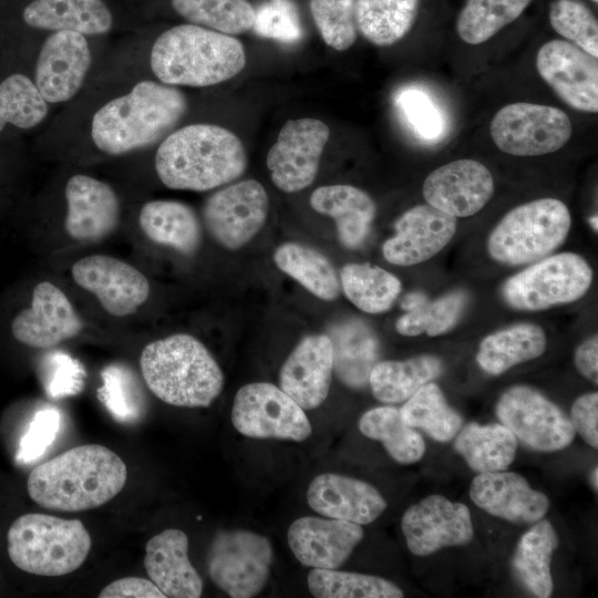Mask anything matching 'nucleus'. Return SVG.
Listing matches in <instances>:
<instances>
[{"instance_id":"obj_1","label":"nucleus","mask_w":598,"mask_h":598,"mask_svg":"<svg viewBox=\"0 0 598 598\" xmlns=\"http://www.w3.org/2000/svg\"><path fill=\"white\" fill-rule=\"evenodd\" d=\"M126 480L127 467L115 452L84 444L38 465L28 477L27 489L43 508L82 512L114 498Z\"/></svg>"},{"instance_id":"obj_2","label":"nucleus","mask_w":598,"mask_h":598,"mask_svg":"<svg viewBox=\"0 0 598 598\" xmlns=\"http://www.w3.org/2000/svg\"><path fill=\"white\" fill-rule=\"evenodd\" d=\"M240 138L214 124H192L168 134L155 155V169L168 188L205 192L228 184L246 171Z\"/></svg>"},{"instance_id":"obj_3","label":"nucleus","mask_w":598,"mask_h":598,"mask_svg":"<svg viewBox=\"0 0 598 598\" xmlns=\"http://www.w3.org/2000/svg\"><path fill=\"white\" fill-rule=\"evenodd\" d=\"M187 111L181 90L145 80L132 91L96 111L91 135L99 150L121 155L147 147L165 137Z\"/></svg>"},{"instance_id":"obj_4","label":"nucleus","mask_w":598,"mask_h":598,"mask_svg":"<svg viewBox=\"0 0 598 598\" xmlns=\"http://www.w3.org/2000/svg\"><path fill=\"white\" fill-rule=\"evenodd\" d=\"M246 65L243 43L234 35L193 23L164 31L151 51V68L168 85L209 86L239 74Z\"/></svg>"},{"instance_id":"obj_5","label":"nucleus","mask_w":598,"mask_h":598,"mask_svg":"<svg viewBox=\"0 0 598 598\" xmlns=\"http://www.w3.org/2000/svg\"><path fill=\"white\" fill-rule=\"evenodd\" d=\"M140 368L151 392L174 406L207 408L224 386L217 361L199 340L187 333L146 344Z\"/></svg>"},{"instance_id":"obj_6","label":"nucleus","mask_w":598,"mask_h":598,"mask_svg":"<svg viewBox=\"0 0 598 598\" xmlns=\"http://www.w3.org/2000/svg\"><path fill=\"white\" fill-rule=\"evenodd\" d=\"M8 554L19 569L38 576H63L86 559L92 539L79 519L28 513L7 534Z\"/></svg>"},{"instance_id":"obj_7","label":"nucleus","mask_w":598,"mask_h":598,"mask_svg":"<svg viewBox=\"0 0 598 598\" xmlns=\"http://www.w3.org/2000/svg\"><path fill=\"white\" fill-rule=\"evenodd\" d=\"M571 225L568 207L556 198H539L509 210L487 239L489 256L519 266L537 261L557 249Z\"/></svg>"},{"instance_id":"obj_8","label":"nucleus","mask_w":598,"mask_h":598,"mask_svg":"<svg viewBox=\"0 0 598 598\" xmlns=\"http://www.w3.org/2000/svg\"><path fill=\"white\" fill-rule=\"evenodd\" d=\"M591 282L592 269L586 259L575 252H561L508 278L502 296L514 309L539 311L580 299Z\"/></svg>"},{"instance_id":"obj_9","label":"nucleus","mask_w":598,"mask_h":598,"mask_svg":"<svg viewBox=\"0 0 598 598\" xmlns=\"http://www.w3.org/2000/svg\"><path fill=\"white\" fill-rule=\"evenodd\" d=\"M274 551L268 538L245 529L218 532L207 555L212 581L231 598L257 596L270 575Z\"/></svg>"},{"instance_id":"obj_10","label":"nucleus","mask_w":598,"mask_h":598,"mask_svg":"<svg viewBox=\"0 0 598 598\" xmlns=\"http://www.w3.org/2000/svg\"><path fill=\"white\" fill-rule=\"evenodd\" d=\"M571 132V122L564 111L528 102L505 105L491 123L495 145L515 156L556 152L569 141Z\"/></svg>"},{"instance_id":"obj_11","label":"nucleus","mask_w":598,"mask_h":598,"mask_svg":"<svg viewBox=\"0 0 598 598\" xmlns=\"http://www.w3.org/2000/svg\"><path fill=\"white\" fill-rule=\"evenodd\" d=\"M231 422L240 434L254 439L301 442L312 432L305 410L268 382L248 383L237 391Z\"/></svg>"},{"instance_id":"obj_12","label":"nucleus","mask_w":598,"mask_h":598,"mask_svg":"<svg viewBox=\"0 0 598 598\" xmlns=\"http://www.w3.org/2000/svg\"><path fill=\"white\" fill-rule=\"evenodd\" d=\"M495 412L516 439L535 451L564 450L575 439L569 417L534 388H509L498 399Z\"/></svg>"},{"instance_id":"obj_13","label":"nucleus","mask_w":598,"mask_h":598,"mask_svg":"<svg viewBox=\"0 0 598 598\" xmlns=\"http://www.w3.org/2000/svg\"><path fill=\"white\" fill-rule=\"evenodd\" d=\"M329 136V126L318 118L287 121L266 158L276 187L285 193H296L310 186Z\"/></svg>"},{"instance_id":"obj_14","label":"nucleus","mask_w":598,"mask_h":598,"mask_svg":"<svg viewBox=\"0 0 598 598\" xmlns=\"http://www.w3.org/2000/svg\"><path fill=\"white\" fill-rule=\"evenodd\" d=\"M269 209L264 186L240 181L212 194L203 207V220L212 237L227 249H238L262 228Z\"/></svg>"},{"instance_id":"obj_15","label":"nucleus","mask_w":598,"mask_h":598,"mask_svg":"<svg viewBox=\"0 0 598 598\" xmlns=\"http://www.w3.org/2000/svg\"><path fill=\"white\" fill-rule=\"evenodd\" d=\"M401 528L409 550L415 556L467 545L474 535L467 506L437 494L410 506L402 516Z\"/></svg>"},{"instance_id":"obj_16","label":"nucleus","mask_w":598,"mask_h":598,"mask_svg":"<svg viewBox=\"0 0 598 598\" xmlns=\"http://www.w3.org/2000/svg\"><path fill=\"white\" fill-rule=\"evenodd\" d=\"M540 78L570 107L598 112L597 58L565 40L544 43L536 55Z\"/></svg>"},{"instance_id":"obj_17","label":"nucleus","mask_w":598,"mask_h":598,"mask_svg":"<svg viewBox=\"0 0 598 598\" xmlns=\"http://www.w3.org/2000/svg\"><path fill=\"white\" fill-rule=\"evenodd\" d=\"M74 282L96 297L114 317L134 313L150 296L147 278L132 265L106 255H91L71 268Z\"/></svg>"},{"instance_id":"obj_18","label":"nucleus","mask_w":598,"mask_h":598,"mask_svg":"<svg viewBox=\"0 0 598 598\" xmlns=\"http://www.w3.org/2000/svg\"><path fill=\"white\" fill-rule=\"evenodd\" d=\"M495 189L489 169L474 159H457L434 169L422 192L429 205L454 217L478 213Z\"/></svg>"},{"instance_id":"obj_19","label":"nucleus","mask_w":598,"mask_h":598,"mask_svg":"<svg viewBox=\"0 0 598 598\" xmlns=\"http://www.w3.org/2000/svg\"><path fill=\"white\" fill-rule=\"evenodd\" d=\"M83 322L64 292L50 281L39 282L31 306L12 320L11 332L20 343L48 349L76 337Z\"/></svg>"},{"instance_id":"obj_20","label":"nucleus","mask_w":598,"mask_h":598,"mask_svg":"<svg viewBox=\"0 0 598 598\" xmlns=\"http://www.w3.org/2000/svg\"><path fill=\"white\" fill-rule=\"evenodd\" d=\"M90 65L85 37L74 31H55L39 53L34 84L47 102H65L78 93Z\"/></svg>"},{"instance_id":"obj_21","label":"nucleus","mask_w":598,"mask_h":598,"mask_svg":"<svg viewBox=\"0 0 598 598\" xmlns=\"http://www.w3.org/2000/svg\"><path fill=\"white\" fill-rule=\"evenodd\" d=\"M456 223V217L429 204L414 206L395 221V234L382 245L383 257L396 266L429 260L452 240Z\"/></svg>"},{"instance_id":"obj_22","label":"nucleus","mask_w":598,"mask_h":598,"mask_svg":"<svg viewBox=\"0 0 598 598\" xmlns=\"http://www.w3.org/2000/svg\"><path fill=\"white\" fill-rule=\"evenodd\" d=\"M364 536L361 525L316 516H303L288 528V545L297 560L307 567L337 569Z\"/></svg>"},{"instance_id":"obj_23","label":"nucleus","mask_w":598,"mask_h":598,"mask_svg":"<svg viewBox=\"0 0 598 598\" xmlns=\"http://www.w3.org/2000/svg\"><path fill=\"white\" fill-rule=\"evenodd\" d=\"M470 497L488 514L517 525H530L544 518L548 497L534 489L515 472L478 473L470 486Z\"/></svg>"},{"instance_id":"obj_24","label":"nucleus","mask_w":598,"mask_h":598,"mask_svg":"<svg viewBox=\"0 0 598 598\" xmlns=\"http://www.w3.org/2000/svg\"><path fill=\"white\" fill-rule=\"evenodd\" d=\"M64 228L78 241H97L107 237L120 220V202L106 183L87 175L72 176L65 185Z\"/></svg>"},{"instance_id":"obj_25","label":"nucleus","mask_w":598,"mask_h":598,"mask_svg":"<svg viewBox=\"0 0 598 598\" xmlns=\"http://www.w3.org/2000/svg\"><path fill=\"white\" fill-rule=\"evenodd\" d=\"M332 372V344L328 334L307 336L283 362L279 388L303 410H312L327 399Z\"/></svg>"},{"instance_id":"obj_26","label":"nucleus","mask_w":598,"mask_h":598,"mask_svg":"<svg viewBox=\"0 0 598 598\" xmlns=\"http://www.w3.org/2000/svg\"><path fill=\"white\" fill-rule=\"evenodd\" d=\"M307 502L324 517L359 525L374 522L388 506L373 485L336 473L316 476L308 486Z\"/></svg>"},{"instance_id":"obj_27","label":"nucleus","mask_w":598,"mask_h":598,"mask_svg":"<svg viewBox=\"0 0 598 598\" xmlns=\"http://www.w3.org/2000/svg\"><path fill=\"white\" fill-rule=\"evenodd\" d=\"M144 567L150 579L169 598H198L203 580L188 558V537L176 528L153 536L145 546Z\"/></svg>"},{"instance_id":"obj_28","label":"nucleus","mask_w":598,"mask_h":598,"mask_svg":"<svg viewBox=\"0 0 598 598\" xmlns=\"http://www.w3.org/2000/svg\"><path fill=\"white\" fill-rule=\"evenodd\" d=\"M309 202L317 213L333 218L339 240L344 247H361L377 213L369 194L352 185H324L312 192Z\"/></svg>"},{"instance_id":"obj_29","label":"nucleus","mask_w":598,"mask_h":598,"mask_svg":"<svg viewBox=\"0 0 598 598\" xmlns=\"http://www.w3.org/2000/svg\"><path fill=\"white\" fill-rule=\"evenodd\" d=\"M328 337L332 344L333 370L346 385L361 389L379 358V341L374 332L359 319L333 324Z\"/></svg>"},{"instance_id":"obj_30","label":"nucleus","mask_w":598,"mask_h":598,"mask_svg":"<svg viewBox=\"0 0 598 598\" xmlns=\"http://www.w3.org/2000/svg\"><path fill=\"white\" fill-rule=\"evenodd\" d=\"M24 22L37 29L103 34L113 19L102 0H33L23 10Z\"/></svg>"},{"instance_id":"obj_31","label":"nucleus","mask_w":598,"mask_h":598,"mask_svg":"<svg viewBox=\"0 0 598 598\" xmlns=\"http://www.w3.org/2000/svg\"><path fill=\"white\" fill-rule=\"evenodd\" d=\"M138 224L148 239L182 254H193L200 245L199 219L194 209L182 202L146 203L140 212Z\"/></svg>"},{"instance_id":"obj_32","label":"nucleus","mask_w":598,"mask_h":598,"mask_svg":"<svg viewBox=\"0 0 598 598\" xmlns=\"http://www.w3.org/2000/svg\"><path fill=\"white\" fill-rule=\"evenodd\" d=\"M559 544L557 533L549 520L536 522L519 538L512 567L523 586L538 598H548L553 592L550 561Z\"/></svg>"},{"instance_id":"obj_33","label":"nucleus","mask_w":598,"mask_h":598,"mask_svg":"<svg viewBox=\"0 0 598 598\" xmlns=\"http://www.w3.org/2000/svg\"><path fill=\"white\" fill-rule=\"evenodd\" d=\"M546 346V334L539 326L519 323L485 337L476 361L486 373L498 375L514 365L540 357Z\"/></svg>"},{"instance_id":"obj_34","label":"nucleus","mask_w":598,"mask_h":598,"mask_svg":"<svg viewBox=\"0 0 598 598\" xmlns=\"http://www.w3.org/2000/svg\"><path fill=\"white\" fill-rule=\"evenodd\" d=\"M454 450L477 473L506 470L514 461L517 439L503 424L481 425L475 422L461 427Z\"/></svg>"},{"instance_id":"obj_35","label":"nucleus","mask_w":598,"mask_h":598,"mask_svg":"<svg viewBox=\"0 0 598 598\" xmlns=\"http://www.w3.org/2000/svg\"><path fill=\"white\" fill-rule=\"evenodd\" d=\"M443 362L431 354H421L402 361L377 362L369 375L372 394L383 403L406 401L421 386L439 378Z\"/></svg>"},{"instance_id":"obj_36","label":"nucleus","mask_w":598,"mask_h":598,"mask_svg":"<svg viewBox=\"0 0 598 598\" xmlns=\"http://www.w3.org/2000/svg\"><path fill=\"white\" fill-rule=\"evenodd\" d=\"M467 295L457 290L434 301L421 291L409 292L401 301L405 313L395 323L402 336L414 337L426 332L436 337L451 330L460 320L466 306Z\"/></svg>"},{"instance_id":"obj_37","label":"nucleus","mask_w":598,"mask_h":598,"mask_svg":"<svg viewBox=\"0 0 598 598\" xmlns=\"http://www.w3.org/2000/svg\"><path fill=\"white\" fill-rule=\"evenodd\" d=\"M420 0H355L358 31L372 44L388 47L412 29Z\"/></svg>"},{"instance_id":"obj_38","label":"nucleus","mask_w":598,"mask_h":598,"mask_svg":"<svg viewBox=\"0 0 598 598\" xmlns=\"http://www.w3.org/2000/svg\"><path fill=\"white\" fill-rule=\"evenodd\" d=\"M274 261L313 296L334 300L340 295V280L328 260L318 250L298 243H285L274 252Z\"/></svg>"},{"instance_id":"obj_39","label":"nucleus","mask_w":598,"mask_h":598,"mask_svg":"<svg viewBox=\"0 0 598 598\" xmlns=\"http://www.w3.org/2000/svg\"><path fill=\"white\" fill-rule=\"evenodd\" d=\"M358 426L364 436L381 442L398 463H415L425 453L423 437L402 419L396 408L371 409L361 415Z\"/></svg>"},{"instance_id":"obj_40","label":"nucleus","mask_w":598,"mask_h":598,"mask_svg":"<svg viewBox=\"0 0 598 598\" xmlns=\"http://www.w3.org/2000/svg\"><path fill=\"white\" fill-rule=\"evenodd\" d=\"M346 297L367 313L389 310L401 291V281L391 272L370 264H348L340 271Z\"/></svg>"},{"instance_id":"obj_41","label":"nucleus","mask_w":598,"mask_h":598,"mask_svg":"<svg viewBox=\"0 0 598 598\" xmlns=\"http://www.w3.org/2000/svg\"><path fill=\"white\" fill-rule=\"evenodd\" d=\"M402 419L412 427L423 430L439 442H448L463 426L458 412L448 405L434 382L421 386L400 409Z\"/></svg>"},{"instance_id":"obj_42","label":"nucleus","mask_w":598,"mask_h":598,"mask_svg":"<svg viewBox=\"0 0 598 598\" xmlns=\"http://www.w3.org/2000/svg\"><path fill=\"white\" fill-rule=\"evenodd\" d=\"M533 0H466L456 21L458 37L481 44L514 22Z\"/></svg>"},{"instance_id":"obj_43","label":"nucleus","mask_w":598,"mask_h":598,"mask_svg":"<svg viewBox=\"0 0 598 598\" xmlns=\"http://www.w3.org/2000/svg\"><path fill=\"white\" fill-rule=\"evenodd\" d=\"M308 588L317 598H401L403 591L392 581L374 575L313 568Z\"/></svg>"},{"instance_id":"obj_44","label":"nucleus","mask_w":598,"mask_h":598,"mask_svg":"<svg viewBox=\"0 0 598 598\" xmlns=\"http://www.w3.org/2000/svg\"><path fill=\"white\" fill-rule=\"evenodd\" d=\"M172 6L190 23L229 35L250 31L255 21L248 0H172Z\"/></svg>"},{"instance_id":"obj_45","label":"nucleus","mask_w":598,"mask_h":598,"mask_svg":"<svg viewBox=\"0 0 598 598\" xmlns=\"http://www.w3.org/2000/svg\"><path fill=\"white\" fill-rule=\"evenodd\" d=\"M47 114V101L28 76L16 73L0 83V132L9 123L31 128Z\"/></svg>"},{"instance_id":"obj_46","label":"nucleus","mask_w":598,"mask_h":598,"mask_svg":"<svg viewBox=\"0 0 598 598\" xmlns=\"http://www.w3.org/2000/svg\"><path fill=\"white\" fill-rule=\"evenodd\" d=\"M548 19L551 28L569 42L598 58V22L581 0H553Z\"/></svg>"},{"instance_id":"obj_47","label":"nucleus","mask_w":598,"mask_h":598,"mask_svg":"<svg viewBox=\"0 0 598 598\" xmlns=\"http://www.w3.org/2000/svg\"><path fill=\"white\" fill-rule=\"evenodd\" d=\"M309 8L323 42L337 51L357 40L355 0H310Z\"/></svg>"},{"instance_id":"obj_48","label":"nucleus","mask_w":598,"mask_h":598,"mask_svg":"<svg viewBox=\"0 0 598 598\" xmlns=\"http://www.w3.org/2000/svg\"><path fill=\"white\" fill-rule=\"evenodd\" d=\"M394 102L420 138L429 142L443 138L446 121L439 105L426 92L417 86H405L396 93Z\"/></svg>"},{"instance_id":"obj_49","label":"nucleus","mask_w":598,"mask_h":598,"mask_svg":"<svg viewBox=\"0 0 598 598\" xmlns=\"http://www.w3.org/2000/svg\"><path fill=\"white\" fill-rule=\"evenodd\" d=\"M259 37L282 43L301 39L302 28L296 6L290 0H268L255 10L252 29Z\"/></svg>"},{"instance_id":"obj_50","label":"nucleus","mask_w":598,"mask_h":598,"mask_svg":"<svg viewBox=\"0 0 598 598\" xmlns=\"http://www.w3.org/2000/svg\"><path fill=\"white\" fill-rule=\"evenodd\" d=\"M59 425L60 415L55 409L39 411L21 442L22 460L33 461L40 457L54 441Z\"/></svg>"},{"instance_id":"obj_51","label":"nucleus","mask_w":598,"mask_h":598,"mask_svg":"<svg viewBox=\"0 0 598 598\" xmlns=\"http://www.w3.org/2000/svg\"><path fill=\"white\" fill-rule=\"evenodd\" d=\"M103 379L104 385L100 389V398L110 412L121 420L135 419L138 411L133 399L127 396L122 371L110 367L103 372Z\"/></svg>"},{"instance_id":"obj_52","label":"nucleus","mask_w":598,"mask_h":598,"mask_svg":"<svg viewBox=\"0 0 598 598\" xmlns=\"http://www.w3.org/2000/svg\"><path fill=\"white\" fill-rule=\"evenodd\" d=\"M570 422L581 439L591 447H598V393L580 395L573 404Z\"/></svg>"},{"instance_id":"obj_53","label":"nucleus","mask_w":598,"mask_h":598,"mask_svg":"<svg viewBox=\"0 0 598 598\" xmlns=\"http://www.w3.org/2000/svg\"><path fill=\"white\" fill-rule=\"evenodd\" d=\"M100 598H165V595L151 580L141 577H124L106 585Z\"/></svg>"},{"instance_id":"obj_54","label":"nucleus","mask_w":598,"mask_h":598,"mask_svg":"<svg viewBox=\"0 0 598 598\" xmlns=\"http://www.w3.org/2000/svg\"><path fill=\"white\" fill-rule=\"evenodd\" d=\"M81 370L68 355H58L48 392L54 398L73 394L79 389Z\"/></svg>"},{"instance_id":"obj_55","label":"nucleus","mask_w":598,"mask_h":598,"mask_svg":"<svg viewBox=\"0 0 598 598\" xmlns=\"http://www.w3.org/2000/svg\"><path fill=\"white\" fill-rule=\"evenodd\" d=\"M577 370L595 384L598 383V337L594 336L578 346L575 351Z\"/></svg>"},{"instance_id":"obj_56","label":"nucleus","mask_w":598,"mask_h":598,"mask_svg":"<svg viewBox=\"0 0 598 598\" xmlns=\"http://www.w3.org/2000/svg\"><path fill=\"white\" fill-rule=\"evenodd\" d=\"M590 483L595 492L598 491V468L595 466L590 473Z\"/></svg>"},{"instance_id":"obj_57","label":"nucleus","mask_w":598,"mask_h":598,"mask_svg":"<svg viewBox=\"0 0 598 598\" xmlns=\"http://www.w3.org/2000/svg\"><path fill=\"white\" fill-rule=\"evenodd\" d=\"M590 224H591L592 228H595V230H597V227H598V225H597V216H594V217L590 218Z\"/></svg>"},{"instance_id":"obj_58","label":"nucleus","mask_w":598,"mask_h":598,"mask_svg":"<svg viewBox=\"0 0 598 598\" xmlns=\"http://www.w3.org/2000/svg\"><path fill=\"white\" fill-rule=\"evenodd\" d=\"M591 1H592V2H595V3H597V2H598V0H591Z\"/></svg>"}]
</instances>
